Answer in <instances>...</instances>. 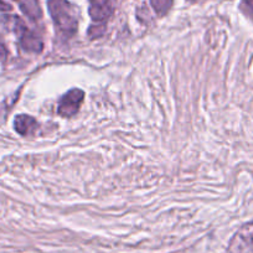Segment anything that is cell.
I'll use <instances>...</instances> for the list:
<instances>
[{
  "label": "cell",
  "instance_id": "1",
  "mask_svg": "<svg viewBox=\"0 0 253 253\" xmlns=\"http://www.w3.org/2000/svg\"><path fill=\"white\" fill-rule=\"evenodd\" d=\"M47 8L58 34L65 38H71L77 33V11L69 0H47Z\"/></svg>",
  "mask_w": 253,
  "mask_h": 253
},
{
  "label": "cell",
  "instance_id": "2",
  "mask_svg": "<svg viewBox=\"0 0 253 253\" xmlns=\"http://www.w3.org/2000/svg\"><path fill=\"white\" fill-rule=\"evenodd\" d=\"M227 253H253V221L243 225L228 245Z\"/></svg>",
  "mask_w": 253,
  "mask_h": 253
},
{
  "label": "cell",
  "instance_id": "3",
  "mask_svg": "<svg viewBox=\"0 0 253 253\" xmlns=\"http://www.w3.org/2000/svg\"><path fill=\"white\" fill-rule=\"evenodd\" d=\"M14 30L19 35V41H20V46L25 51L31 53H39L42 51L43 42L35 33L26 29L23 21L19 18H14Z\"/></svg>",
  "mask_w": 253,
  "mask_h": 253
},
{
  "label": "cell",
  "instance_id": "4",
  "mask_svg": "<svg viewBox=\"0 0 253 253\" xmlns=\"http://www.w3.org/2000/svg\"><path fill=\"white\" fill-rule=\"evenodd\" d=\"M84 99V92L82 89H71V91L63 94L58 101V114L63 118H71L80 111V107H81Z\"/></svg>",
  "mask_w": 253,
  "mask_h": 253
},
{
  "label": "cell",
  "instance_id": "5",
  "mask_svg": "<svg viewBox=\"0 0 253 253\" xmlns=\"http://www.w3.org/2000/svg\"><path fill=\"white\" fill-rule=\"evenodd\" d=\"M117 6V0H89L88 14L94 23H106Z\"/></svg>",
  "mask_w": 253,
  "mask_h": 253
},
{
  "label": "cell",
  "instance_id": "6",
  "mask_svg": "<svg viewBox=\"0 0 253 253\" xmlns=\"http://www.w3.org/2000/svg\"><path fill=\"white\" fill-rule=\"evenodd\" d=\"M14 126H15V130L19 134L25 137V135L34 134V132L38 129V122L31 116L19 114L14 119Z\"/></svg>",
  "mask_w": 253,
  "mask_h": 253
},
{
  "label": "cell",
  "instance_id": "7",
  "mask_svg": "<svg viewBox=\"0 0 253 253\" xmlns=\"http://www.w3.org/2000/svg\"><path fill=\"white\" fill-rule=\"evenodd\" d=\"M20 9L31 21H39L42 18L39 0H20Z\"/></svg>",
  "mask_w": 253,
  "mask_h": 253
},
{
  "label": "cell",
  "instance_id": "8",
  "mask_svg": "<svg viewBox=\"0 0 253 253\" xmlns=\"http://www.w3.org/2000/svg\"><path fill=\"white\" fill-rule=\"evenodd\" d=\"M174 0H150L153 9L159 16L167 15L171 9Z\"/></svg>",
  "mask_w": 253,
  "mask_h": 253
},
{
  "label": "cell",
  "instance_id": "9",
  "mask_svg": "<svg viewBox=\"0 0 253 253\" xmlns=\"http://www.w3.org/2000/svg\"><path fill=\"white\" fill-rule=\"evenodd\" d=\"M104 33H106V24L104 23L93 24L88 30V35L91 39L101 38Z\"/></svg>",
  "mask_w": 253,
  "mask_h": 253
},
{
  "label": "cell",
  "instance_id": "10",
  "mask_svg": "<svg viewBox=\"0 0 253 253\" xmlns=\"http://www.w3.org/2000/svg\"><path fill=\"white\" fill-rule=\"evenodd\" d=\"M242 5L246 13L253 19V0H242Z\"/></svg>",
  "mask_w": 253,
  "mask_h": 253
},
{
  "label": "cell",
  "instance_id": "11",
  "mask_svg": "<svg viewBox=\"0 0 253 253\" xmlns=\"http://www.w3.org/2000/svg\"><path fill=\"white\" fill-rule=\"evenodd\" d=\"M13 9V6L10 4H8L4 0H0V11H10Z\"/></svg>",
  "mask_w": 253,
  "mask_h": 253
},
{
  "label": "cell",
  "instance_id": "12",
  "mask_svg": "<svg viewBox=\"0 0 253 253\" xmlns=\"http://www.w3.org/2000/svg\"><path fill=\"white\" fill-rule=\"evenodd\" d=\"M6 56H8V51H6L5 46H4L3 43L0 42V61L5 60Z\"/></svg>",
  "mask_w": 253,
  "mask_h": 253
},
{
  "label": "cell",
  "instance_id": "13",
  "mask_svg": "<svg viewBox=\"0 0 253 253\" xmlns=\"http://www.w3.org/2000/svg\"><path fill=\"white\" fill-rule=\"evenodd\" d=\"M187 1H191V3H199V1H203V0H187Z\"/></svg>",
  "mask_w": 253,
  "mask_h": 253
}]
</instances>
